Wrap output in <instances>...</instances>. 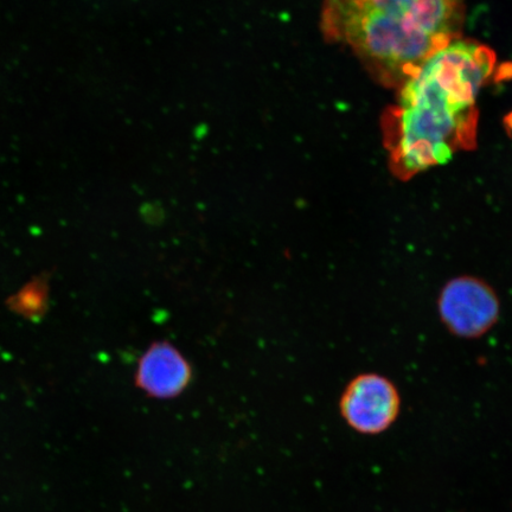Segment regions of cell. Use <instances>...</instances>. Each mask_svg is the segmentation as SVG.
Here are the masks:
<instances>
[{
  "label": "cell",
  "mask_w": 512,
  "mask_h": 512,
  "mask_svg": "<svg viewBox=\"0 0 512 512\" xmlns=\"http://www.w3.org/2000/svg\"><path fill=\"white\" fill-rule=\"evenodd\" d=\"M496 68L494 50L460 37L399 87L383 124L396 178L409 181L475 147L477 101Z\"/></svg>",
  "instance_id": "6da1fadb"
},
{
  "label": "cell",
  "mask_w": 512,
  "mask_h": 512,
  "mask_svg": "<svg viewBox=\"0 0 512 512\" xmlns=\"http://www.w3.org/2000/svg\"><path fill=\"white\" fill-rule=\"evenodd\" d=\"M464 0H324L326 36L401 87L462 34Z\"/></svg>",
  "instance_id": "7a4b0ae2"
},
{
  "label": "cell",
  "mask_w": 512,
  "mask_h": 512,
  "mask_svg": "<svg viewBox=\"0 0 512 512\" xmlns=\"http://www.w3.org/2000/svg\"><path fill=\"white\" fill-rule=\"evenodd\" d=\"M441 322L452 335L476 339L488 334L501 316V300L483 279L460 275L445 284L439 293Z\"/></svg>",
  "instance_id": "3957f363"
},
{
  "label": "cell",
  "mask_w": 512,
  "mask_h": 512,
  "mask_svg": "<svg viewBox=\"0 0 512 512\" xmlns=\"http://www.w3.org/2000/svg\"><path fill=\"white\" fill-rule=\"evenodd\" d=\"M401 412V395L386 376L364 373L352 379L339 399V413L347 425L363 435L389 430Z\"/></svg>",
  "instance_id": "277c9868"
},
{
  "label": "cell",
  "mask_w": 512,
  "mask_h": 512,
  "mask_svg": "<svg viewBox=\"0 0 512 512\" xmlns=\"http://www.w3.org/2000/svg\"><path fill=\"white\" fill-rule=\"evenodd\" d=\"M192 377L194 370L183 352L168 341H158L140 357L134 380L149 398L171 400L189 388Z\"/></svg>",
  "instance_id": "5b68a950"
}]
</instances>
